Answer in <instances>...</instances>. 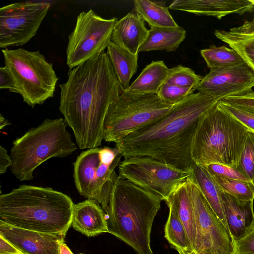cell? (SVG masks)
<instances>
[{"instance_id":"6da1fadb","label":"cell","mask_w":254,"mask_h":254,"mask_svg":"<svg viewBox=\"0 0 254 254\" xmlns=\"http://www.w3.org/2000/svg\"><path fill=\"white\" fill-rule=\"evenodd\" d=\"M59 86V109L76 145L80 149L98 147L108 110L122 91L107 53L70 69Z\"/></svg>"},{"instance_id":"7a4b0ae2","label":"cell","mask_w":254,"mask_h":254,"mask_svg":"<svg viewBox=\"0 0 254 254\" xmlns=\"http://www.w3.org/2000/svg\"><path fill=\"white\" fill-rule=\"evenodd\" d=\"M212 95L193 93L165 116L115 143L124 158L147 156L191 172L193 141L203 115L218 103Z\"/></svg>"},{"instance_id":"3957f363","label":"cell","mask_w":254,"mask_h":254,"mask_svg":"<svg viewBox=\"0 0 254 254\" xmlns=\"http://www.w3.org/2000/svg\"><path fill=\"white\" fill-rule=\"evenodd\" d=\"M74 204L49 187L23 185L0 195V220L26 230L66 236Z\"/></svg>"},{"instance_id":"277c9868","label":"cell","mask_w":254,"mask_h":254,"mask_svg":"<svg viewBox=\"0 0 254 254\" xmlns=\"http://www.w3.org/2000/svg\"><path fill=\"white\" fill-rule=\"evenodd\" d=\"M162 201L159 195L118 176L106 213L108 233L137 254H153L151 232Z\"/></svg>"},{"instance_id":"5b68a950","label":"cell","mask_w":254,"mask_h":254,"mask_svg":"<svg viewBox=\"0 0 254 254\" xmlns=\"http://www.w3.org/2000/svg\"><path fill=\"white\" fill-rule=\"evenodd\" d=\"M248 129L217 104L202 117L193 141L195 164L237 168Z\"/></svg>"},{"instance_id":"8992f818","label":"cell","mask_w":254,"mask_h":254,"mask_svg":"<svg viewBox=\"0 0 254 254\" xmlns=\"http://www.w3.org/2000/svg\"><path fill=\"white\" fill-rule=\"evenodd\" d=\"M63 118L45 119L12 142L10 170L20 182L31 181L34 170L48 159L64 158L77 149Z\"/></svg>"},{"instance_id":"52a82bcc","label":"cell","mask_w":254,"mask_h":254,"mask_svg":"<svg viewBox=\"0 0 254 254\" xmlns=\"http://www.w3.org/2000/svg\"><path fill=\"white\" fill-rule=\"evenodd\" d=\"M4 66L12 75L15 93L32 108L52 97L58 81L53 64L39 51L1 50Z\"/></svg>"},{"instance_id":"ba28073f","label":"cell","mask_w":254,"mask_h":254,"mask_svg":"<svg viewBox=\"0 0 254 254\" xmlns=\"http://www.w3.org/2000/svg\"><path fill=\"white\" fill-rule=\"evenodd\" d=\"M174 105L165 104L156 94L122 91L111 105L104 124V140L117 143L130 133L160 120Z\"/></svg>"},{"instance_id":"9c48e42d","label":"cell","mask_w":254,"mask_h":254,"mask_svg":"<svg viewBox=\"0 0 254 254\" xmlns=\"http://www.w3.org/2000/svg\"><path fill=\"white\" fill-rule=\"evenodd\" d=\"M122 155L115 146L96 147L82 151L73 163V178L78 193L99 204L107 212L115 182V168Z\"/></svg>"},{"instance_id":"30bf717a","label":"cell","mask_w":254,"mask_h":254,"mask_svg":"<svg viewBox=\"0 0 254 254\" xmlns=\"http://www.w3.org/2000/svg\"><path fill=\"white\" fill-rule=\"evenodd\" d=\"M116 17L105 19L92 9L78 15L68 36L66 64L70 69L104 52L111 41Z\"/></svg>"},{"instance_id":"8fae6325","label":"cell","mask_w":254,"mask_h":254,"mask_svg":"<svg viewBox=\"0 0 254 254\" xmlns=\"http://www.w3.org/2000/svg\"><path fill=\"white\" fill-rule=\"evenodd\" d=\"M118 170L119 177L159 195L165 201L191 174L147 156L125 158Z\"/></svg>"},{"instance_id":"7c38bea8","label":"cell","mask_w":254,"mask_h":254,"mask_svg":"<svg viewBox=\"0 0 254 254\" xmlns=\"http://www.w3.org/2000/svg\"><path fill=\"white\" fill-rule=\"evenodd\" d=\"M48 2L24 1L0 8V48L22 46L37 33L50 8Z\"/></svg>"},{"instance_id":"4fadbf2b","label":"cell","mask_w":254,"mask_h":254,"mask_svg":"<svg viewBox=\"0 0 254 254\" xmlns=\"http://www.w3.org/2000/svg\"><path fill=\"white\" fill-rule=\"evenodd\" d=\"M196 226L194 252L209 250L213 254H233L234 246L229 232L214 213L197 186L187 179Z\"/></svg>"},{"instance_id":"5bb4252c","label":"cell","mask_w":254,"mask_h":254,"mask_svg":"<svg viewBox=\"0 0 254 254\" xmlns=\"http://www.w3.org/2000/svg\"><path fill=\"white\" fill-rule=\"evenodd\" d=\"M254 87V71L246 63L210 69L203 77L196 90L209 94L218 101L243 94Z\"/></svg>"},{"instance_id":"9a60e30c","label":"cell","mask_w":254,"mask_h":254,"mask_svg":"<svg viewBox=\"0 0 254 254\" xmlns=\"http://www.w3.org/2000/svg\"><path fill=\"white\" fill-rule=\"evenodd\" d=\"M0 235L23 254H59L65 236L14 227L0 220Z\"/></svg>"},{"instance_id":"2e32d148","label":"cell","mask_w":254,"mask_h":254,"mask_svg":"<svg viewBox=\"0 0 254 254\" xmlns=\"http://www.w3.org/2000/svg\"><path fill=\"white\" fill-rule=\"evenodd\" d=\"M169 8L220 19L231 14L252 12L254 4L251 0H176Z\"/></svg>"},{"instance_id":"e0dca14e","label":"cell","mask_w":254,"mask_h":254,"mask_svg":"<svg viewBox=\"0 0 254 254\" xmlns=\"http://www.w3.org/2000/svg\"><path fill=\"white\" fill-rule=\"evenodd\" d=\"M221 198L227 226L233 243L254 229V200L238 199L223 190Z\"/></svg>"},{"instance_id":"ac0fdd59","label":"cell","mask_w":254,"mask_h":254,"mask_svg":"<svg viewBox=\"0 0 254 254\" xmlns=\"http://www.w3.org/2000/svg\"><path fill=\"white\" fill-rule=\"evenodd\" d=\"M149 33L144 21L135 11H131L114 26L111 42L130 53L138 55L139 49L146 40Z\"/></svg>"},{"instance_id":"d6986e66","label":"cell","mask_w":254,"mask_h":254,"mask_svg":"<svg viewBox=\"0 0 254 254\" xmlns=\"http://www.w3.org/2000/svg\"><path fill=\"white\" fill-rule=\"evenodd\" d=\"M96 201L87 199L74 204L71 226L88 237L108 233L106 214Z\"/></svg>"},{"instance_id":"ffe728a7","label":"cell","mask_w":254,"mask_h":254,"mask_svg":"<svg viewBox=\"0 0 254 254\" xmlns=\"http://www.w3.org/2000/svg\"><path fill=\"white\" fill-rule=\"evenodd\" d=\"M214 35L236 51L254 71V18L228 30H216Z\"/></svg>"},{"instance_id":"44dd1931","label":"cell","mask_w":254,"mask_h":254,"mask_svg":"<svg viewBox=\"0 0 254 254\" xmlns=\"http://www.w3.org/2000/svg\"><path fill=\"white\" fill-rule=\"evenodd\" d=\"M165 202L167 206L170 205L173 207L183 224L193 251L196 238V226L193 207L187 180L177 188Z\"/></svg>"},{"instance_id":"7402d4cb","label":"cell","mask_w":254,"mask_h":254,"mask_svg":"<svg viewBox=\"0 0 254 254\" xmlns=\"http://www.w3.org/2000/svg\"><path fill=\"white\" fill-rule=\"evenodd\" d=\"M190 177L214 213L228 230L222 204L221 193L222 190L220 187L204 166L197 164L191 171Z\"/></svg>"},{"instance_id":"603a6c76","label":"cell","mask_w":254,"mask_h":254,"mask_svg":"<svg viewBox=\"0 0 254 254\" xmlns=\"http://www.w3.org/2000/svg\"><path fill=\"white\" fill-rule=\"evenodd\" d=\"M169 70L163 61H152L145 67L126 91L136 94L157 95L166 82Z\"/></svg>"},{"instance_id":"cb8c5ba5","label":"cell","mask_w":254,"mask_h":254,"mask_svg":"<svg viewBox=\"0 0 254 254\" xmlns=\"http://www.w3.org/2000/svg\"><path fill=\"white\" fill-rule=\"evenodd\" d=\"M186 37V30L180 26L151 28L146 40L139 49V52L153 51L174 52Z\"/></svg>"},{"instance_id":"d4e9b609","label":"cell","mask_w":254,"mask_h":254,"mask_svg":"<svg viewBox=\"0 0 254 254\" xmlns=\"http://www.w3.org/2000/svg\"><path fill=\"white\" fill-rule=\"evenodd\" d=\"M107 54L113 66L122 91L130 85V81L138 67V55H134L111 41Z\"/></svg>"},{"instance_id":"484cf974","label":"cell","mask_w":254,"mask_h":254,"mask_svg":"<svg viewBox=\"0 0 254 254\" xmlns=\"http://www.w3.org/2000/svg\"><path fill=\"white\" fill-rule=\"evenodd\" d=\"M134 11L151 28H175L179 26L164 5L148 0L133 1Z\"/></svg>"},{"instance_id":"4316f807","label":"cell","mask_w":254,"mask_h":254,"mask_svg":"<svg viewBox=\"0 0 254 254\" xmlns=\"http://www.w3.org/2000/svg\"><path fill=\"white\" fill-rule=\"evenodd\" d=\"M169 213L165 225L164 237L179 254L193 251L186 229L175 209L168 205Z\"/></svg>"},{"instance_id":"83f0119b","label":"cell","mask_w":254,"mask_h":254,"mask_svg":"<svg viewBox=\"0 0 254 254\" xmlns=\"http://www.w3.org/2000/svg\"><path fill=\"white\" fill-rule=\"evenodd\" d=\"M200 54L210 69L227 67L245 62L236 51L224 46H212L201 50Z\"/></svg>"},{"instance_id":"f1b7e54d","label":"cell","mask_w":254,"mask_h":254,"mask_svg":"<svg viewBox=\"0 0 254 254\" xmlns=\"http://www.w3.org/2000/svg\"><path fill=\"white\" fill-rule=\"evenodd\" d=\"M222 190L242 200H254V185L247 182L230 179L217 175H211Z\"/></svg>"},{"instance_id":"f546056e","label":"cell","mask_w":254,"mask_h":254,"mask_svg":"<svg viewBox=\"0 0 254 254\" xmlns=\"http://www.w3.org/2000/svg\"><path fill=\"white\" fill-rule=\"evenodd\" d=\"M202 78L192 69L178 65L170 68L165 82L171 85L196 90Z\"/></svg>"},{"instance_id":"4dcf8cb0","label":"cell","mask_w":254,"mask_h":254,"mask_svg":"<svg viewBox=\"0 0 254 254\" xmlns=\"http://www.w3.org/2000/svg\"><path fill=\"white\" fill-rule=\"evenodd\" d=\"M238 167L254 185V133L248 131Z\"/></svg>"},{"instance_id":"1f68e13d","label":"cell","mask_w":254,"mask_h":254,"mask_svg":"<svg viewBox=\"0 0 254 254\" xmlns=\"http://www.w3.org/2000/svg\"><path fill=\"white\" fill-rule=\"evenodd\" d=\"M194 89L182 88L165 82L160 87L157 95L162 102L170 105H175L193 93Z\"/></svg>"},{"instance_id":"d6a6232c","label":"cell","mask_w":254,"mask_h":254,"mask_svg":"<svg viewBox=\"0 0 254 254\" xmlns=\"http://www.w3.org/2000/svg\"><path fill=\"white\" fill-rule=\"evenodd\" d=\"M217 105L254 133V111L220 100Z\"/></svg>"},{"instance_id":"836d02e7","label":"cell","mask_w":254,"mask_h":254,"mask_svg":"<svg viewBox=\"0 0 254 254\" xmlns=\"http://www.w3.org/2000/svg\"><path fill=\"white\" fill-rule=\"evenodd\" d=\"M211 175H217L224 177L238 180L251 182L238 168H233L218 163H212L203 166Z\"/></svg>"},{"instance_id":"e575fe53","label":"cell","mask_w":254,"mask_h":254,"mask_svg":"<svg viewBox=\"0 0 254 254\" xmlns=\"http://www.w3.org/2000/svg\"><path fill=\"white\" fill-rule=\"evenodd\" d=\"M220 100L254 111V91L253 90L243 94L227 97Z\"/></svg>"},{"instance_id":"d590c367","label":"cell","mask_w":254,"mask_h":254,"mask_svg":"<svg viewBox=\"0 0 254 254\" xmlns=\"http://www.w3.org/2000/svg\"><path fill=\"white\" fill-rule=\"evenodd\" d=\"M233 243V254H254V229L245 236Z\"/></svg>"},{"instance_id":"8d00e7d4","label":"cell","mask_w":254,"mask_h":254,"mask_svg":"<svg viewBox=\"0 0 254 254\" xmlns=\"http://www.w3.org/2000/svg\"><path fill=\"white\" fill-rule=\"evenodd\" d=\"M0 88L1 89H8L10 92H15L13 77L4 66L0 67Z\"/></svg>"},{"instance_id":"74e56055","label":"cell","mask_w":254,"mask_h":254,"mask_svg":"<svg viewBox=\"0 0 254 254\" xmlns=\"http://www.w3.org/2000/svg\"><path fill=\"white\" fill-rule=\"evenodd\" d=\"M0 254H23L7 240L0 235Z\"/></svg>"},{"instance_id":"f35d334b","label":"cell","mask_w":254,"mask_h":254,"mask_svg":"<svg viewBox=\"0 0 254 254\" xmlns=\"http://www.w3.org/2000/svg\"><path fill=\"white\" fill-rule=\"evenodd\" d=\"M11 159L10 155L7 154L6 150L1 145L0 146V174L5 173L7 168L10 166Z\"/></svg>"},{"instance_id":"ab89813d","label":"cell","mask_w":254,"mask_h":254,"mask_svg":"<svg viewBox=\"0 0 254 254\" xmlns=\"http://www.w3.org/2000/svg\"><path fill=\"white\" fill-rule=\"evenodd\" d=\"M59 254H73L68 246L64 242L61 244Z\"/></svg>"},{"instance_id":"60d3db41","label":"cell","mask_w":254,"mask_h":254,"mask_svg":"<svg viewBox=\"0 0 254 254\" xmlns=\"http://www.w3.org/2000/svg\"><path fill=\"white\" fill-rule=\"evenodd\" d=\"M9 121L5 119L1 114H0V129H2L6 126L10 125Z\"/></svg>"},{"instance_id":"b9f144b4","label":"cell","mask_w":254,"mask_h":254,"mask_svg":"<svg viewBox=\"0 0 254 254\" xmlns=\"http://www.w3.org/2000/svg\"><path fill=\"white\" fill-rule=\"evenodd\" d=\"M180 254H213L209 250H205V251H203L199 253H197L194 251H190L188 252L182 253Z\"/></svg>"},{"instance_id":"7bdbcfd3","label":"cell","mask_w":254,"mask_h":254,"mask_svg":"<svg viewBox=\"0 0 254 254\" xmlns=\"http://www.w3.org/2000/svg\"><path fill=\"white\" fill-rule=\"evenodd\" d=\"M251 1L253 3V4H254V0H251Z\"/></svg>"},{"instance_id":"ee69618b","label":"cell","mask_w":254,"mask_h":254,"mask_svg":"<svg viewBox=\"0 0 254 254\" xmlns=\"http://www.w3.org/2000/svg\"><path fill=\"white\" fill-rule=\"evenodd\" d=\"M79 254H84L80 253Z\"/></svg>"}]
</instances>
